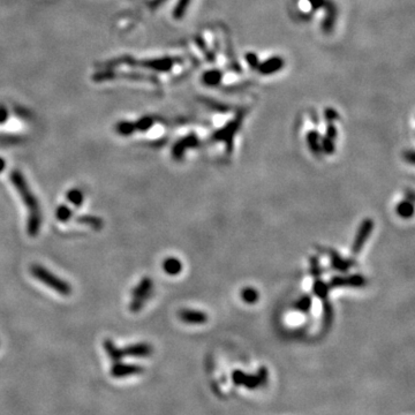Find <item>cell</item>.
Returning a JSON list of instances; mask_svg holds the SVG:
<instances>
[{"label": "cell", "mask_w": 415, "mask_h": 415, "mask_svg": "<svg viewBox=\"0 0 415 415\" xmlns=\"http://www.w3.org/2000/svg\"><path fill=\"white\" fill-rule=\"evenodd\" d=\"M13 186L18 190L25 207L28 210V223H27V231L28 234L36 236L38 234L40 225H42V211L38 203V200L30 189L29 185L27 184L25 177L20 171H14L11 176Z\"/></svg>", "instance_id": "1"}, {"label": "cell", "mask_w": 415, "mask_h": 415, "mask_svg": "<svg viewBox=\"0 0 415 415\" xmlns=\"http://www.w3.org/2000/svg\"><path fill=\"white\" fill-rule=\"evenodd\" d=\"M30 271H32L33 276L37 280H39L40 283L49 287V289L53 290L54 292L59 293L60 296L68 297L72 293V287L66 280L59 278L57 274L51 272L50 270H47L43 265L34 264Z\"/></svg>", "instance_id": "2"}, {"label": "cell", "mask_w": 415, "mask_h": 415, "mask_svg": "<svg viewBox=\"0 0 415 415\" xmlns=\"http://www.w3.org/2000/svg\"><path fill=\"white\" fill-rule=\"evenodd\" d=\"M246 111L242 110V111H239L236 113L234 118L226 123L225 126H223L222 128L212 134L211 141L212 142H224L226 145V149H227V152L232 151L233 148V140H234V136L238 134L240 127L242 125L243 118L246 115Z\"/></svg>", "instance_id": "3"}, {"label": "cell", "mask_w": 415, "mask_h": 415, "mask_svg": "<svg viewBox=\"0 0 415 415\" xmlns=\"http://www.w3.org/2000/svg\"><path fill=\"white\" fill-rule=\"evenodd\" d=\"M153 292V282L149 277L143 278L139 285L133 291V298L130 301V310L139 311L141 310L147 301L150 299Z\"/></svg>", "instance_id": "4"}, {"label": "cell", "mask_w": 415, "mask_h": 415, "mask_svg": "<svg viewBox=\"0 0 415 415\" xmlns=\"http://www.w3.org/2000/svg\"><path fill=\"white\" fill-rule=\"evenodd\" d=\"M330 290L335 289H344V287H349V289H362L367 285V279L362 274L355 273L349 274V276H334L329 280L328 283Z\"/></svg>", "instance_id": "5"}, {"label": "cell", "mask_w": 415, "mask_h": 415, "mask_svg": "<svg viewBox=\"0 0 415 415\" xmlns=\"http://www.w3.org/2000/svg\"><path fill=\"white\" fill-rule=\"evenodd\" d=\"M267 372L265 368H261L257 375H247L243 372L235 370L232 374V380L236 385H245L248 389H256L266 380Z\"/></svg>", "instance_id": "6"}, {"label": "cell", "mask_w": 415, "mask_h": 415, "mask_svg": "<svg viewBox=\"0 0 415 415\" xmlns=\"http://www.w3.org/2000/svg\"><path fill=\"white\" fill-rule=\"evenodd\" d=\"M374 229V221L372 218H366L363 219V222L360 224L358 232H356L354 241H353L352 245V253L354 255H358V254L361 253V250L365 247L367 240L369 239V236L372 235Z\"/></svg>", "instance_id": "7"}, {"label": "cell", "mask_w": 415, "mask_h": 415, "mask_svg": "<svg viewBox=\"0 0 415 415\" xmlns=\"http://www.w3.org/2000/svg\"><path fill=\"white\" fill-rule=\"evenodd\" d=\"M200 145V140L196 136V134H189V135L183 137L177 143H174L172 148V157L173 159L180 160L183 159L185 152L190 148H196Z\"/></svg>", "instance_id": "8"}, {"label": "cell", "mask_w": 415, "mask_h": 415, "mask_svg": "<svg viewBox=\"0 0 415 415\" xmlns=\"http://www.w3.org/2000/svg\"><path fill=\"white\" fill-rule=\"evenodd\" d=\"M284 67H285V60H284V58L279 56H273L269 58V59L260 63L256 71L259 72L261 75H263V76H269V75L278 73Z\"/></svg>", "instance_id": "9"}, {"label": "cell", "mask_w": 415, "mask_h": 415, "mask_svg": "<svg viewBox=\"0 0 415 415\" xmlns=\"http://www.w3.org/2000/svg\"><path fill=\"white\" fill-rule=\"evenodd\" d=\"M325 253L328 254L329 259H330V264L332 269L338 271V272H347L349 269H352L356 264L354 260L344 259V257L335 249L328 248L325 250Z\"/></svg>", "instance_id": "10"}, {"label": "cell", "mask_w": 415, "mask_h": 415, "mask_svg": "<svg viewBox=\"0 0 415 415\" xmlns=\"http://www.w3.org/2000/svg\"><path fill=\"white\" fill-rule=\"evenodd\" d=\"M324 12H325L324 19L321 25L322 32L325 34H330L335 28L336 22H337V18H338L337 6H336L334 1L329 0L328 4L325 5V7H324Z\"/></svg>", "instance_id": "11"}, {"label": "cell", "mask_w": 415, "mask_h": 415, "mask_svg": "<svg viewBox=\"0 0 415 415\" xmlns=\"http://www.w3.org/2000/svg\"><path fill=\"white\" fill-rule=\"evenodd\" d=\"M178 316L183 322L187 324H195L201 325L207 323L209 317L207 313L196 309H181L178 313Z\"/></svg>", "instance_id": "12"}, {"label": "cell", "mask_w": 415, "mask_h": 415, "mask_svg": "<svg viewBox=\"0 0 415 415\" xmlns=\"http://www.w3.org/2000/svg\"><path fill=\"white\" fill-rule=\"evenodd\" d=\"M174 63H176V59H173V58H159V59L145 60L139 64L140 66L150 68V70L157 72H169L172 70Z\"/></svg>", "instance_id": "13"}, {"label": "cell", "mask_w": 415, "mask_h": 415, "mask_svg": "<svg viewBox=\"0 0 415 415\" xmlns=\"http://www.w3.org/2000/svg\"><path fill=\"white\" fill-rule=\"evenodd\" d=\"M223 77H224V73H223L221 70L214 68V70L205 71L203 75H202L201 81L202 84H204L205 87L216 88L222 83Z\"/></svg>", "instance_id": "14"}, {"label": "cell", "mask_w": 415, "mask_h": 415, "mask_svg": "<svg viewBox=\"0 0 415 415\" xmlns=\"http://www.w3.org/2000/svg\"><path fill=\"white\" fill-rule=\"evenodd\" d=\"M321 141H322V137L316 129L310 130V132L307 134L308 148H309L310 152L313 153L315 157H317V158H320V157L322 156Z\"/></svg>", "instance_id": "15"}, {"label": "cell", "mask_w": 415, "mask_h": 415, "mask_svg": "<svg viewBox=\"0 0 415 415\" xmlns=\"http://www.w3.org/2000/svg\"><path fill=\"white\" fill-rule=\"evenodd\" d=\"M163 270L170 276H177L183 271V263L177 257H167L163 262Z\"/></svg>", "instance_id": "16"}, {"label": "cell", "mask_w": 415, "mask_h": 415, "mask_svg": "<svg viewBox=\"0 0 415 415\" xmlns=\"http://www.w3.org/2000/svg\"><path fill=\"white\" fill-rule=\"evenodd\" d=\"M330 287L328 283H325L321 278H316L313 284V292L315 297L318 298L321 301H325L329 299V292H330Z\"/></svg>", "instance_id": "17"}, {"label": "cell", "mask_w": 415, "mask_h": 415, "mask_svg": "<svg viewBox=\"0 0 415 415\" xmlns=\"http://www.w3.org/2000/svg\"><path fill=\"white\" fill-rule=\"evenodd\" d=\"M311 307H313V298H311L309 294H304V296L299 298L293 304V309L303 314L309 313Z\"/></svg>", "instance_id": "18"}, {"label": "cell", "mask_w": 415, "mask_h": 415, "mask_svg": "<svg viewBox=\"0 0 415 415\" xmlns=\"http://www.w3.org/2000/svg\"><path fill=\"white\" fill-rule=\"evenodd\" d=\"M396 211L398 216H400L401 218H411L412 216L414 215V207H413V203H412L411 201L408 200H404L401 201L399 204L396 207Z\"/></svg>", "instance_id": "19"}, {"label": "cell", "mask_w": 415, "mask_h": 415, "mask_svg": "<svg viewBox=\"0 0 415 415\" xmlns=\"http://www.w3.org/2000/svg\"><path fill=\"white\" fill-rule=\"evenodd\" d=\"M323 303V318H322V323L325 329H329L331 327V323L334 322V307L330 301L325 300L322 301Z\"/></svg>", "instance_id": "20"}, {"label": "cell", "mask_w": 415, "mask_h": 415, "mask_svg": "<svg viewBox=\"0 0 415 415\" xmlns=\"http://www.w3.org/2000/svg\"><path fill=\"white\" fill-rule=\"evenodd\" d=\"M190 1L191 0H179L173 9V18L176 20L183 19L184 15L186 14L188 7H189Z\"/></svg>", "instance_id": "21"}, {"label": "cell", "mask_w": 415, "mask_h": 415, "mask_svg": "<svg viewBox=\"0 0 415 415\" xmlns=\"http://www.w3.org/2000/svg\"><path fill=\"white\" fill-rule=\"evenodd\" d=\"M241 298L246 303L253 304L257 302V300H259V298H260V294L255 289H253V287H246V289H243L241 291Z\"/></svg>", "instance_id": "22"}, {"label": "cell", "mask_w": 415, "mask_h": 415, "mask_svg": "<svg viewBox=\"0 0 415 415\" xmlns=\"http://www.w3.org/2000/svg\"><path fill=\"white\" fill-rule=\"evenodd\" d=\"M195 42H196L198 47H200V49L202 50V52L204 53V56H205V58H207V60L209 61V63H215L216 56H215L214 51L209 50V47L207 45V43L204 42V39H202L200 36H196V38H195Z\"/></svg>", "instance_id": "23"}, {"label": "cell", "mask_w": 415, "mask_h": 415, "mask_svg": "<svg viewBox=\"0 0 415 415\" xmlns=\"http://www.w3.org/2000/svg\"><path fill=\"white\" fill-rule=\"evenodd\" d=\"M310 273L313 276V278H321L322 273H323V269L321 267L320 260H318L317 256H311L310 260Z\"/></svg>", "instance_id": "24"}, {"label": "cell", "mask_w": 415, "mask_h": 415, "mask_svg": "<svg viewBox=\"0 0 415 415\" xmlns=\"http://www.w3.org/2000/svg\"><path fill=\"white\" fill-rule=\"evenodd\" d=\"M67 200L71 202V203H73L75 205H77V207H80L82 204V202L84 200V196L83 194H82L81 190L78 189H72L68 191L67 194Z\"/></svg>", "instance_id": "25"}, {"label": "cell", "mask_w": 415, "mask_h": 415, "mask_svg": "<svg viewBox=\"0 0 415 415\" xmlns=\"http://www.w3.org/2000/svg\"><path fill=\"white\" fill-rule=\"evenodd\" d=\"M135 130H136L135 123H133V122L122 121L116 125V132H118L119 134H121V135H129V134L134 133Z\"/></svg>", "instance_id": "26"}, {"label": "cell", "mask_w": 415, "mask_h": 415, "mask_svg": "<svg viewBox=\"0 0 415 415\" xmlns=\"http://www.w3.org/2000/svg\"><path fill=\"white\" fill-rule=\"evenodd\" d=\"M337 135H338L337 127L335 126L334 122H329L328 126H327V130H325V135H324L323 139L328 140V141H331V142H336V139H337Z\"/></svg>", "instance_id": "27"}, {"label": "cell", "mask_w": 415, "mask_h": 415, "mask_svg": "<svg viewBox=\"0 0 415 415\" xmlns=\"http://www.w3.org/2000/svg\"><path fill=\"white\" fill-rule=\"evenodd\" d=\"M72 211L71 209L66 207V205H61V207L58 208L57 210V218L61 222H67L68 219L71 218Z\"/></svg>", "instance_id": "28"}, {"label": "cell", "mask_w": 415, "mask_h": 415, "mask_svg": "<svg viewBox=\"0 0 415 415\" xmlns=\"http://www.w3.org/2000/svg\"><path fill=\"white\" fill-rule=\"evenodd\" d=\"M152 125H153V119L149 118V116H146V118L139 120V122L135 123V129L136 130H148Z\"/></svg>", "instance_id": "29"}, {"label": "cell", "mask_w": 415, "mask_h": 415, "mask_svg": "<svg viewBox=\"0 0 415 415\" xmlns=\"http://www.w3.org/2000/svg\"><path fill=\"white\" fill-rule=\"evenodd\" d=\"M78 222L84 223V224H89L90 226H94L95 228H99L103 226V223L101 219L95 218V217H81L78 218Z\"/></svg>", "instance_id": "30"}, {"label": "cell", "mask_w": 415, "mask_h": 415, "mask_svg": "<svg viewBox=\"0 0 415 415\" xmlns=\"http://www.w3.org/2000/svg\"><path fill=\"white\" fill-rule=\"evenodd\" d=\"M245 58H246L247 64L249 65L250 68H253V70H256L257 66H259V64H260L259 57H257L256 54L253 53V52H247Z\"/></svg>", "instance_id": "31"}, {"label": "cell", "mask_w": 415, "mask_h": 415, "mask_svg": "<svg viewBox=\"0 0 415 415\" xmlns=\"http://www.w3.org/2000/svg\"><path fill=\"white\" fill-rule=\"evenodd\" d=\"M324 116H325V119H327L328 122H334V121H336V120H337L339 118L338 112L336 111L335 109H331V108H329V109L325 110Z\"/></svg>", "instance_id": "32"}, {"label": "cell", "mask_w": 415, "mask_h": 415, "mask_svg": "<svg viewBox=\"0 0 415 415\" xmlns=\"http://www.w3.org/2000/svg\"><path fill=\"white\" fill-rule=\"evenodd\" d=\"M329 0H308V2H309L311 8H313V11H317V9H321V8H324L325 5L328 4Z\"/></svg>", "instance_id": "33"}, {"label": "cell", "mask_w": 415, "mask_h": 415, "mask_svg": "<svg viewBox=\"0 0 415 415\" xmlns=\"http://www.w3.org/2000/svg\"><path fill=\"white\" fill-rule=\"evenodd\" d=\"M404 157H405V159L407 160V162H410L411 164H414V151H413V150H410V151L404 152Z\"/></svg>", "instance_id": "34"}, {"label": "cell", "mask_w": 415, "mask_h": 415, "mask_svg": "<svg viewBox=\"0 0 415 415\" xmlns=\"http://www.w3.org/2000/svg\"><path fill=\"white\" fill-rule=\"evenodd\" d=\"M7 110L4 106H0V122H5L6 119H7Z\"/></svg>", "instance_id": "35"}, {"label": "cell", "mask_w": 415, "mask_h": 415, "mask_svg": "<svg viewBox=\"0 0 415 415\" xmlns=\"http://www.w3.org/2000/svg\"><path fill=\"white\" fill-rule=\"evenodd\" d=\"M4 169H5V162H4V159L0 158V172H1Z\"/></svg>", "instance_id": "36"}, {"label": "cell", "mask_w": 415, "mask_h": 415, "mask_svg": "<svg viewBox=\"0 0 415 415\" xmlns=\"http://www.w3.org/2000/svg\"><path fill=\"white\" fill-rule=\"evenodd\" d=\"M164 1H165V0H155V1H153V5L159 6V5H162Z\"/></svg>", "instance_id": "37"}]
</instances>
